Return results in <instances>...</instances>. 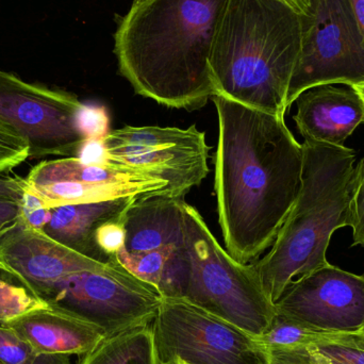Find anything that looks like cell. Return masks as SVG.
<instances>
[{"mask_svg":"<svg viewBox=\"0 0 364 364\" xmlns=\"http://www.w3.org/2000/svg\"><path fill=\"white\" fill-rule=\"evenodd\" d=\"M303 32L286 0H226L209 58L215 95L286 117Z\"/></svg>","mask_w":364,"mask_h":364,"instance_id":"cell-3","label":"cell"},{"mask_svg":"<svg viewBox=\"0 0 364 364\" xmlns=\"http://www.w3.org/2000/svg\"><path fill=\"white\" fill-rule=\"evenodd\" d=\"M188 272L181 299L237 325L255 337L276 316L252 264L235 260L220 246L198 211L184 201Z\"/></svg>","mask_w":364,"mask_h":364,"instance_id":"cell-5","label":"cell"},{"mask_svg":"<svg viewBox=\"0 0 364 364\" xmlns=\"http://www.w3.org/2000/svg\"><path fill=\"white\" fill-rule=\"evenodd\" d=\"M136 199L138 197L128 196L51 208L48 222L43 231L78 254L98 262H110L114 257L105 254L98 245V229L107 223L125 218Z\"/></svg>","mask_w":364,"mask_h":364,"instance_id":"cell-16","label":"cell"},{"mask_svg":"<svg viewBox=\"0 0 364 364\" xmlns=\"http://www.w3.org/2000/svg\"><path fill=\"white\" fill-rule=\"evenodd\" d=\"M82 105L70 92L0 70V121L27 140L30 158L76 157L87 142L77 123Z\"/></svg>","mask_w":364,"mask_h":364,"instance_id":"cell-11","label":"cell"},{"mask_svg":"<svg viewBox=\"0 0 364 364\" xmlns=\"http://www.w3.org/2000/svg\"><path fill=\"white\" fill-rule=\"evenodd\" d=\"M164 364H186V363H182V361H181V360H173V361H171V363H164Z\"/></svg>","mask_w":364,"mask_h":364,"instance_id":"cell-32","label":"cell"},{"mask_svg":"<svg viewBox=\"0 0 364 364\" xmlns=\"http://www.w3.org/2000/svg\"><path fill=\"white\" fill-rule=\"evenodd\" d=\"M218 117L214 188L227 252L250 264L273 245L299 196L303 146L284 117L212 97Z\"/></svg>","mask_w":364,"mask_h":364,"instance_id":"cell-1","label":"cell"},{"mask_svg":"<svg viewBox=\"0 0 364 364\" xmlns=\"http://www.w3.org/2000/svg\"><path fill=\"white\" fill-rule=\"evenodd\" d=\"M353 89L356 91V93L358 94L359 97L363 100V106H364V82L358 83V85H352ZM364 124V121H363Z\"/></svg>","mask_w":364,"mask_h":364,"instance_id":"cell-30","label":"cell"},{"mask_svg":"<svg viewBox=\"0 0 364 364\" xmlns=\"http://www.w3.org/2000/svg\"><path fill=\"white\" fill-rule=\"evenodd\" d=\"M273 364H364V340L356 333H318L310 343Z\"/></svg>","mask_w":364,"mask_h":364,"instance_id":"cell-18","label":"cell"},{"mask_svg":"<svg viewBox=\"0 0 364 364\" xmlns=\"http://www.w3.org/2000/svg\"><path fill=\"white\" fill-rule=\"evenodd\" d=\"M301 146L299 196L269 252L254 263L274 305L291 282L329 264L331 237L348 226L356 151L314 141H304Z\"/></svg>","mask_w":364,"mask_h":364,"instance_id":"cell-4","label":"cell"},{"mask_svg":"<svg viewBox=\"0 0 364 364\" xmlns=\"http://www.w3.org/2000/svg\"><path fill=\"white\" fill-rule=\"evenodd\" d=\"M104 164L142 172L168 182L166 196L183 199L209 174L210 146L196 125L177 127L125 126L102 140Z\"/></svg>","mask_w":364,"mask_h":364,"instance_id":"cell-8","label":"cell"},{"mask_svg":"<svg viewBox=\"0 0 364 364\" xmlns=\"http://www.w3.org/2000/svg\"><path fill=\"white\" fill-rule=\"evenodd\" d=\"M16 272L0 261V327L32 310L48 307Z\"/></svg>","mask_w":364,"mask_h":364,"instance_id":"cell-20","label":"cell"},{"mask_svg":"<svg viewBox=\"0 0 364 364\" xmlns=\"http://www.w3.org/2000/svg\"><path fill=\"white\" fill-rule=\"evenodd\" d=\"M125 218L112 220L100 227L97 231V243L109 257L117 256L125 240Z\"/></svg>","mask_w":364,"mask_h":364,"instance_id":"cell-25","label":"cell"},{"mask_svg":"<svg viewBox=\"0 0 364 364\" xmlns=\"http://www.w3.org/2000/svg\"><path fill=\"white\" fill-rule=\"evenodd\" d=\"M303 49L291 80L288 109L303 92L364 82V38L350 0H318L303 15Z\"/></svg>","mask_w":364,"mask_h":364,"instance_id":"cell-10","label":"cell"},{"mask_svg":"<svg viewBox=\"0 0 364 364\" xmlns=\"http://www.w3.org/2000/svg\"><path fill=\"white\" fill-rule=\"evenodd\" d=\"M4 328L36 352L70 356L87 354L107 337L94 323L53 306L32 310L11 321Z\"/></svg>","mask_w":364,"mask_h":364,"instance_id":"cell-15","label":"cell"},{"mask_svg":"<svg viewBox=\"0 0 364 364\" xmlns=\"http://www.w3.org/2000/svg\"><path fill=\"white\" fill-rule=\"evenodd\" d=\"M151 326L159 364H273L258 338L184 299L164 297Z\"/></svg>","mask_w":364,"mask_h":364,"instance_id":"cell-7","label":"cell"},{"mask_svg":"<svg viewBox=\"0 0 364 364\" xmlns=\"http://www.w3.org/2000/svg\"><path fill=\"white\" fill-rule=\"evenodd\" d=\"M275 309L318 333H356L364 324V275L329 263L291 282Z\"/></svg>","mask_w":364,"mask_h":364,"instance_id":"cell-12","label":"cell"},{"mask_svg":"<svg viewBox=\"0 0 364 364\" xmlns=\"http://www.w3.org/2000/svg\"><path fill=\"white\" fill-rule=\"evenodd\" d=\"M162 299L155 286L134 276L114 257L100 271L64 278L44 301L94 323L109 337L151 325Z\"/></svg>","mask_w":364,"mask_h":364,"instance_id":"cell-9","label":"cell"},{"mask_svg":"<svg viewBox=\"0 0 364 364\" xmlns=\"http://www.w3.org/2000/svg\"><path fill=\"white\" fill-rule=\"evenodd\" d=\"M294 10L304 16H310L318 0H286Z\"/></svg>","mask_w":364,"mask_h":364,"instance_id":"cell-28","label":"cell"},{"mask_svg":"<svg viewBox=\"0 0 364 364\" xmlns=\"http://www.w3.org/2000/svg\"><path fill=\"white\" fill-rule=\"evenodd\" d=\"M77 123L87 141L104 140L109 134V117L104 107L82 105L78 112Z\"/></svg>","mask_w":364,"mask_h":364,"instance_id":"cell-23","label":"cell"},{"mask_svg":"<svg viewBox=\"0 0 364 364\" xmlns=\"http://www.w3.org/2000/svg\"><path fill=\"white\" fill-rule=\"evenodd\" d=\"M282 364H291V363H282Z\"/></svg>","mask_w":364,"mask_h":364,"instance_id":"cell-33","label":"cell"},{"mask_svg":"<svg viewBox=\"0 0 364 364\" xmlns=\"http://www.w3.org/2000/svg\"><path fill=\"white\" fill-rule=\"evenodd\" d=\"M350 4L364 38V0H350Z\"/></svg>","mask_w":364,"mask_h":364,"instance_id":"cell-29","label":"cell"},{"mask_svg":"<svg viewBox=\"0 0 364 364\" xmlns=\"http://www.w3.org/2000/svg\"><path fill=\"white\" fill-rule=\"evenodd\" d=\"M27 179L21 177L0 176V199L21 201L27 190Z\"/></svg>","mask_w":364,"mask_h":364,"instance_id":"cell-27","label":"cell"},{"mask_svg":"<svg viewBox=\"0 0 364 364\" xmlns=\"http://www.w3.org/2000/svg\"><path fill=\"white\" fill-rule=\"evenodd\" d=\"M0 261L18 273L43 301L64 278L80 272L100 271L107 264L78 254L44 231L21 222L0 239Z\"/></svg>","mask_w":364,"mask_h":364,"instance_id":"cell-13","label":"cell"},{"mask_svg":"<svg viewBox=\"0 0 364 364\" xmlns=\"http://www.w3.org/2000/svg\"><path fill=\"white\" fill-rule=\"evenodd\" d=\"M293 119L305 141L346 146V140L363 124L364 106L350 85H318L295 100Z\"/></svg>","mask_w":364,"mask_h":364,"instance_id":"cell-14","label":"cell"},{"mask_svg":"<svg viewBox=\"0 0 364 364\" xmlns=\"http://www.w3.org/2000/svg\"><path fill=\"white\" fill-rule=\"evenodd\" d=\"M29 183V182H28ZM30 188L43 199L48 209L65 205L97 203L121 197H147L146 192L138 188L119 184H92L76 181H60L33 186Z\"/></svg>","mask_w":364,"mask_h":364,"instance_id":"cell-19","label":"cell"},{"mask_svg":"<svg viewBox=\"0 0 364 364\" xmlns=\"http://www.w3.org/2000/svg\"><path fill=\"white\" fill-rule=\"evenodd\" d=\"M78 364H159L151 325L105 338Z\"/></svg>","mask_w":364,"mask_h":364,"instance_id":"cell-17","label":"cell"},{"mask_svg":"<svg viewBox=\"0 0 364 364\" xmlns=\"http://www.w3.org/2000/svg\"><path fill=\"white\" fill-rule=\"evenodd\" d=\"M0 364H72L70 355L44 354L0 327Z\"/></svg>","mask_w":364,"mask_h":364,"instance_id":"cell-21","label":"cell"},{"mask_svg":"<svg viewBox=\"0 0 364 364\" xmlns=\"http://www.w3.org/2000/svg\"><path fill=\"white\" fill-rule=\"evenodd\" d=\"M348 226L353 229V244L364 247V158L355 166L348 205Z\"/></svg>","mask_w":364,"mask_h":364,"instance_id":"cell-22","label":"cell"},{"mask_svg":"<svg viewBox=\"0 0 364 364\" xmlns=\"http://www.w3.org/2000/svg\"><path fill=\"white\" fill-rule=\"evenodd\" d=\"M226 0H134L115 32L119 70L143 97L186 111L215 96L209 58Z\"/></svg>","mask_w":364,"mask_h":364,"instance_id":"cell-2","label":"cell"},{"mask_svg":"<svg viewBox=\"0 0 364 364\" xmlns=\"http://www.w3.org/2000/svg\"><path fill=\"white\" fill-rule=\"evenodd\" d=\"M19 201L0 199V239L19 223Z\"/></svg>","mask_w":364,"mask_h":364,"instance_id":"cell-26","label":"cell"},{"mask_svg":"<svg viewBox=\"0 0 364 364\" xmlns=\"http://www.w3.org/2000/svg\"><path fill=\"white\" fill-rule=\"evenodd\" d=\"M19 222L29 228L43 230L50 215V209L46 207L43 199L28 186L21 201Z\"/></svg>","mask_w":364,"mask_h":364,"instance_id":"cell-24","label":"cell"},{"mask_svg":"<svg viewBox=\"0 0 364 364\" xmlns=\"http://www.w3.org/2000/svg\"><path fill=\"white\" fill-rule=\"evenodd\" d=\"M183 199H136L125 215V240L117 258L128 271L155 286L164 297L181 299L188 272Z\"/></svg>","mask_w":364,"mask_h":364,"instance_id":"cell-6","label":"cell"},{"mask_svg":"<svg viewBox=\"0 0 364 364\" xmlns=\"http://www.w3.org/2000/svg\"><path fill=\"white\" fill-rule=\"evenodd\" d=\"M357 335L359 336V337L361 338V339L364 340V324L363 326L361 327L360 329H359L358 331H356Z\"/></svg>","mask_w":364,"mask_h":364,"instance_id":"cell-31","label":"cell"}]
</instances>
